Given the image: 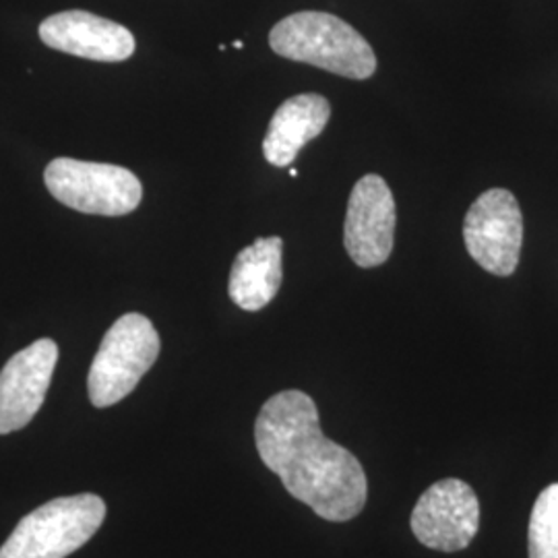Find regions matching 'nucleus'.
<instances>
[{
  "label": "nucleus",
  "mask_w": 558,
  "mask_h": 558,
  "mask_svg": "<svg viewBox=\"0 0 558 558\" xmlns=\"http://www.w3.org/2000/svg\"><path fill=\"white\" fill-rule=\"evenodd\" d=\"M470 257L493 276L515 274L523 242V216L507 189H490L472 203L463 221Z\"/></svg>",
  "instance_id": "obj_6"
},
{
  "label": "nucleus",
  "mask_w": 558,
  "mask_h": 558,
  "mask_svg": "<svg viewBox=\"0 0 558 558\" xmlns=\"http://www.w3.org/2000/svg\"><path fill=\"white\" fill-rule=\"evenodd\" d=\"M40 40L52 50L98 62H122L135 52V38L124 25L87 11H64L41 21Z\"/></svg>",
  "instance_id": "obj_10"
},
{
  "label": "nucleus",
  "mask_w": 558,
  "mask_h": 558,
  "mask_svg": "<svg viewBox=\"0 0 558 558\" xmlns=\"http://www.w3.org/2000/svg\"><path fill=\"white\" fill-rule=\"evenodd\" d=\"M263 463L286 490L327 521H350L366 505V474L348 449L320 430L319 410L299 389L267 399L255 422Z\"/></svg>",
  "instance_id": "obj_1"
},
{
  "label": "nucleus",
  "mask_w": 558,
  "mask_h": 558,
  "mask_svg": "<svg viewBox=\"0 0 558 558\" xmlns=\"http://www.w3.org/2000/svg\"><path fill=\"white\" fill-rule=\"evenodd\" d=\"M283 240L279 236L255 240L242 248L230 271L228 292L242 311H260L278 296L283 279Z\"/></svg>",
  "instance_id": "obj_12"
},
{
  "label": "nucleus",
  "mask_w": 558,
  "mask_h": 558,
  "mask_svg": "<svg viewBox=\"0 0 558 558\" xmlns=\"http://www.w3.org/2000/svg\"><path fill=\"white\" fill-rule=\"evenodd\" d=\"M232 46H234V48H236V50H242V46H244V44H242V41H240V40H236V41H234V44H232Z\"/></svg>",
  "instance_id": "obj_14"
},
{
  "label": "nucleus",
  "mask_w": 558,
  "mask_h": 558,
  "mask_svg": "<svg viewBox=\"0 0 558 558\" xmlns=\"http://www.w3.org/2000/svg\"><path fill=\"white\" fill-rule=\"evenodd\" d=\"M480 530V502L463 480L433 484L412 513V532L426 548L458 553L470 546Z\"/></svg>",
  "instance_id": "obj_8"
},
{
  "label": "nucleus",
  "mask_w": 558,
  "mask_h": 558,
  "mask_svg": "<svg viewBox=\"0 0 558 558\" xmlns=\"http://www.w3.org/2000/svg\"><path fill=\"white\" fill-rule=\"evenodd\" d=\"M398 211L389 184L377 174L356 182L348 201L343 223V244L352 260L373 269L391 257L396 242Z\"/></svg>",
  "instance_id": "obj_7"
},
{
  "label": "nucleus",
  "mask_w": 558,
  "mask_h": 558,
  "mask_svg": "<svg viewBox=\"0 0 558 558\" xmlns=\"http://www.w3.org/2000/svg\"><path fill=\"white\" fill-rule=\"evenodd\" d=\"M160 356V336L140 313L122 315L101 339L92 362L87 391L96 408H108L133 393Z\"/></svg>",
  "instance_id": "obj_4"
},
{
  "label": "nucleus",
  "mask_w": 558,
  "mask_h": 558,
  "mask_svg": "<svg viewBox=\"0 0 558 558\" xmlns=\"http://www.w3.org/2000/svg\"><path fill=\"white\" fill-rule=\"evenodd\" d=\"M269 44L283 59L306 62L339 77L368 80L377 71L371 44L350 23L331 13H294L271 29Z\"/></svg>",
  "instance_id": "obj_2"
},
{
  "label": "nucleus",
  "mask_w": 558,
  "mask_h": 558,
  "mask_svg": "<svg viewBox=\"0 0 558 558\" xmlns=\"http://www.w3.org/2000/svg\"><path fill=\"white\" fill-rule=\"evenodd\" d=\"M59 360L52 339H38L0 371V435L27 426L46 399Z\"/></svg>",
  "instance_id": "obj_9"
},
{
  "label": "nucleus",
  "mask_w": 558,
  "mask_h": 558,
  "mask_svg": "<svg viewBox=\"0 0 558 558\" xmlns=\"http://www.w3.org/2000/svg\"><path fill=\"white\" fill-rule=\"evenodd\" d=\"M44 182L64 207L92 216L119 218L133 214L143 197L141 180L114 163L57 158L48 163Z\"/></svg>",
  "instance_id": "obj_5"
},
{
  "label": "nucleus",
  "mask_w": 558,
  "mask_h": 558,
  "mask_svg": "<svg viewBox=\"0 0 558 558\" xmlns=\"http://www.w3.org/2000/svg\"><path fill=\"white\" fill-rule=\"evenodd\" d=\"M106 502L98 495L50 500L15 525L0 558H64L80 550L100 530Z\"/></svg>",
  "instance_id": "obj_3"
},
{
  "label": "nucleus",
  "mask_w": 558,
  "mask_h": 558,
  "mask_svg": "<svg viewBox=\"0 0 558 558\" xmlns=\"http://www.w3.org/2000/svg\"><path fill=\"white\" fill-rule=\"evenodd\" d=\"M530 558H558V484L539 493L530 518Z\"/></svg>",
  "instance_id": "obj_13"
},
{
  "label": "nucleus",
  "mask_w": 558,
  "mask_h": 558,
  "mask_svg": "<svg viewBox=\"0 0 558 558\" xmlns=\"http://www.w3.org/2000/svg\"><path fill=\"white\" fill-rule=\"evenodd\" d=\"M331 119V104L319 94H300L283 101L269 122L263 154L276 168H288L308 141L317 140Z\"/></svg>",
  "instance_id": "obj_11"
}]
</instances>
